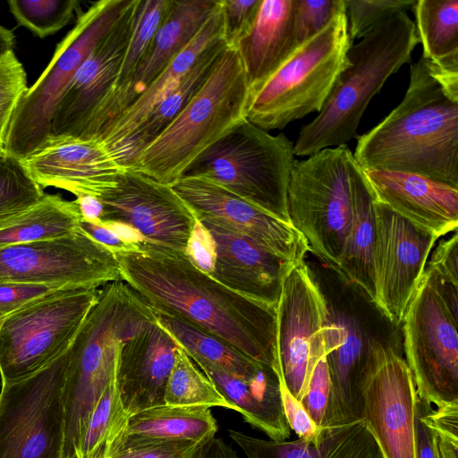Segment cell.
I'll return each instance as SVG.
<instances>
[{
  "instance_id": "obj_1",
  "label": "cell",
  "mask_w": 458,
  "mask_h": 458,
  "mask_svg": "<svg viewBox=\"0 0 458 458\" xmlns=\"http://www.w3.org/2000/svg\"><path fill=\"white\" fill-rule=\"evenodd\" d=\"M138 243V250L115 253L122 281L153 310L191 323L273 368L276 309L223 285L185 252Z\"/></svg>"
},
{
  "instance_id": "obj_2",
  "label": "cell",
  "mask_w": 458,
  "mask_h": 458,
  "mask_svg": "<svg viewBox=\"0 0 458 458\" xmlns=\"http://www.w3.org/2000/svg\"><path fill=\"white\" fill-rule=\"evenodd\" d=\"M363 169L422 175L458 187V72L422 56L411 64L402 102L357 140Z\"/></svg>"
},
{
  "instance_id": "obj_3",
  "label": "cell",
  "mask_w": 458,
  "mask_h": 458,
  "mask_svg": "<svg viewBox=\"0 0 458 458\" xmlns=\"http://www.w3.org/2000/svg\"><path fill=\"white\" fill-rule=\"evenodd\" d=\"M152 308L126 283L105 284L68 349L63 388L64 458L76 450L106 388L116 379L123 343L155 321Z\"/></svg>"
},
{
  "instance_id": "obj_4",
  "label": "cell",
  "mask_w": 458,
  "mask_h": 458,
  "mask_svg": "<svg viewBox=\"0 0 458 458\" xmlns=\"http://www.w3.org/2000/svg\"><path fill=\"white\" fill-rule=\"evenodd\" d=\"M419 39L413 21L399 13L377 26L347 52L338 76L317 117L303 125L293 144L294 156L310 157L324 148L346 145L371 98L387 79L411 61Z\"/></svg>"
},
{
  "instance_id": "obj_5",
  "label": "cell",
  "mask_w": 458,
  "mask_h": 458,
  "mask_svg": "<svg viewBox=\"0 0 458 458\" xmlns=\"http://www.w3.org/2000/svg\"><path fill=\"white\" fill-rule=\"evenodd\" d=\"M249 98L240 55L227 47L201 88L129 169L173 184L206 149L246 119Z\"/></svg>"
},
{
  "instance_id": "obj_6",
  "label": "cell",
  "mask_w": 458,
  "mask_h": 458,
  "mask_svg": "<svg viewBox=\"0 0 458 458\" xmlns=\"http://www.w3.org/2000/svg\"><path fill=\"white\" fill-rule=\"evenodd\" d=\"M295 161L293 143L284 134L273 136L245 119L197 157L182 176L212 181L292 224L287 191Z\"/></svg>"
},
{
  "instance_id": "obj_7",
  "label": "cell",
  "mask_w": 458,
  "mask_h": 458,
  "mask_svg": "<svg viewBox=\"0 0 458 458\" xmlns=\"http://www.w3.org/2000/svg\"><path fill=\"white\" fill-rule=\"evenodd\" d=\"M362 176L347 145L296 160L291 171V222L306 239L310 251L335 270L352 221L355 188Z\"/></svg>"
},
{
  "instance_id": "obj_8",
  "label": "cell",
  "mask_w": 458,
  "mask_h": 458,
  "mask_svg": "<svg viewBox=\"0 0 458 458\" xmlns=\"http://www.w3.org/2000/svg\"><path fill=\"white\" fill-rule=\"evenodd\" d=\"M352 44L343 12L298 47L250 97L246 119L267 131L318 113L348 64Z\"/></svg>"
},
{
  "instance_id": "obj_9",
  "label": "cell",
  "mask_w": 458,
  "mask_h": 458,
  "mask_svg": "<svg viewBox=\"0 0 458 458\" xmlns=\"http://www.w3.org/2000/svg\"><path fill=\"white\" fill-rule=\"evenodd\" d=\"M129 2L100 0L80 13L74 27L57 45L47 67L21 98L10 125L7 154L23 160L47 140L55 107L77 70Z\"/></svg>"
},
{
  "instance_id": "obj_10",
  "label": "cell",
  "mask_w": 458,
  "mask_h": 458,
  "mask_svg": "<svg viewBox=\"0 0 458 458\" xmlns=\"http://www.w3.org/2000/svg\"><path fill=\"white\" fill-rule=\"evenodd\" d=\"M99 292L69 288L6 315L0 327L2 384L25 379L64 354Z\"/></svg>"
},
{
  "instance_id": "obj_11",
  "label": "cell",
  "mask_w": 458,
  "mask_h": 458,
  "mask_svg": "<svg viewBox=\"0 0 458 458\" xmlns=\"http://www.w3.org/2000/svg\"><path fill=\"white\" fill-rule=\"evenodd\" d=\"M457 318L424 270L402 322L403 345L420 400L437 408L458 403Z\"/></svg>"
},
{
  "instance_id": "obj_12",
  "label": "cell",
  "mask_w": 458,
  "mask_h": 458,
  "mask_svg": "<svg viewBox=\"0 0 458 458\" xmlns=\"http://www.w3.org/2000/svg\"><path fill=\"white\" fill-rule=\"evenodd\" d=\"M67 362L68 350L38 373L2 384L0 458H64Z\"/></svg>"
},
{
  "instance_id": "obj_13",
  "label": "cell",
  "mask_w": 458,
  "mask_h": 458,
  "mask_svg": "<svg viewBox=\"0 0 458 458\" xmlns=\"http://www.w3.org/2000/svg\"><path fill=\"white\" fill-rule=\"evenodd\" d=\"M329 310L306 263L284 280L276 307L273 371L299 401L304 396L318 360L326 354Z\"/></svg>"
},
{
  "instance_id": "obj_14",
  "label": "cell",
  "mask_w": 458,
  "mask_h": 458,
  "mask_svg": "<svg viewBox=\"0 0 458 458\" xmlns=\"http://www.w3.org/2000/svg\"><path fill=\"white\" fill-rule=\"evenodd\" d=\"M116 281H122L116 254L80 227L0 248V282L98 288Z\"/></svg>"
},
{
  "instance_id": "obj_15",
  "label": "cell",
  "mask_w": 458,
  "mask_h": 458,
  "mask_svg": "<svg viewBox=\"0 0 458 458\" xmlns=\"http://www.w3.org/2000/svg\"><path fill=\"white\" fill-rule=\"evenodd\" d=\"M360 389L363 420L384 458H417L419 396L406 360L392 345L369 340Z\"/></svg>"
},
{
  "instance_id": "obj_16",
  "label": "cell",
  "mask_w": 458,
  "mask_h": 458,
  "mask_svg": "<svg viewBox=\"0 0 458 458\" xmlns=\"http://www.w3.org/2000/svg\"><path fill=\"white\" fill-rule=\"evenodd\" d=\"M96 198L102 206L99 223L126 227L141 242L187 252L198 221L170 184L126 169Z\"/></svg>"
},
{
  "instance_id": "obj_17",
  "label": "cell",
  "mask_w": 458,
  "mask_h": 458,
  "mask_svg": "<svg viewBox=\"0 0 458 458\" xmlns=\"http://www.w3.org/2000/svg\"><path fill=\"white\" fill-rule=\"evenodd\" d=\"M376 243L373 303L399 326L425 270L437 236L374 201Z\"/></svg>"
},
{
  "instance_id": "obj_18",
  "label": "cell",
  "mask_w": 458,
  "mask_h": 458,
  "mask_svg": "<svg viewBox=\"0 0 458 458\" xmlns=\"http://www.w3.org/2000/svg\"><path fill=\"white\" fill-rule=\"evenodd\" d=\"M220 0H170L150 47L131 81L105 98L77 137L97 139L197 35Z\"/></svg>"
},
{
  "instance_id": "obj_19",
  "label": "cell",
  "mask_w": 458,
  "mask_h": 458,
  "mask_svg": "<svg viewBox=\"0 0 458 458\" xmlns=\"http://www.w3.org/2000/svg\"><path fill=\"white\" fill-rule=\"evenodd\" d=\"M197 221L204 228L209 245L206 272L232 291L276 309L284 280L297 264L216 220L201 217Z\"/></svg>"
},
{
  "instance_id": "obj_20",
  "label": "cell",
  "mask_w": 458,
  "mask_h": 458,
  "mask_svg": "<svg viewBox=\"0 0 458 458\" xmlns=\"http://www.w3.org/2000/svg\"><path fill=\"white\" fill-rule=\"evenodd\" d=\"M171 186L196 218L216 220L295 264L303 262L310 251L306 239L293 224L269 216L212 181L182 176Z\"/></svg>"
},
{
  "instance_id": "obj_21",
  "label": "cell",
  "mask_w": 458,
  "mask_h": 458,
  "mask_svg": "<svg viewBox=\"0 0 458 458\" xmlns=\"http://www.w3.org/2000/svg\"><path fill=\"white\" fill-rule=\"evenodd\" d=\"M140 0H130L110 30L81 64L53 114L50 137H77L114 85Z\"/></svg>"
},
{
  "instance_id": "obj_22",
  "label": "cell",
  "mask_w": 458,
  "mask_h": 458,
  "mask_svg": "<svg viewBox=\"0 0 458 458\" xmlns=\"http://www.w3.org/2000/svg\"><path fill=\"white\" fill-rule=\"evenodd\" d=\"M23 163L44 189L98 197L126 170L99 139L49 137Z\"/></svg>"
},
{
  "instance_id": "obj_23",
  "label": "cell",
  "mask_w": 458,
  "mask_h": 458,
  "mask_svg": "<svg viewBox=\"0 0 458 458\" xmlns=\"http://www.w3.org/2000/svg\"><path fill=\"white\" fill-rule=\"evenodd\" d=\"M363 173L375 202L437 238L457 231L458 187L411 173Z\"/></svg>"
},
{
  "instance_id": "obj_24",
  "label": "cell",
  "mask_w": 458,
  "mask_h": 458,
  "mask_svg": "<svg viewBox=\"0 0 458 458\" xmlns=\"http://www.w3.org/2000/svg\"><path fill=\"white\" fill-rule=\"evenodd\" d=\"M177 349L176 342L156 319L123 343L116 383L128 416L165 404V386Z\"/></svg>"
},
{
  "instance_id": "obj_25",
  "label": "cell",
  "mask_w": 458,
  "mask_h": 458,
  "mask_svg": "<svg viewBox=\"0 0 458 458\" xmlns=\"http://www.w3.org/2000/svg\"><path fill=\"white\" fill-rule=\"evenodd\" d=\"M369 343L354 319L343 315L331 318L329 315L325 349L331 389L321 428L363 420L360 386Z\"/></svg>"
},
{
  "instance_id": "obj_26",
  "label": "cell",
  "mask_w": 458,
  "mask_h": 458,
  "mask_svg": "<svg viewBox=\"0 0 458 458\" xmlns=\"http://www.w3.org/2000/svg\"><path fill=\"white\" fill-rule=\"evenodd\" d=\"M220 5L192 40L162 70L145 91L97 138L103 141L122 165V158L132 135L148 114L170 93L193 67L203 52L224 39Z\"/></svg>"
},
{
  "instance_id": "obj_27",
  "label": "cell",
  "mask_w": 458,
  "mask_h": 458,
  "mask_svg": "<svg viewBox=\"0 0 458 458\" xmlns=\"http://www.w3.org/2000/svg\"><path fill=\"white\" fill-rule=\"evenodd\" d=\"M297 48L293 0H261L251 29L235 47L242 63L250 97Z\"/></svg>"
},
{
  "instance_id": "obj_28",
  "label": "cell",
  "mask_w": 458,
  "mask_h": 458,
  "mask_svg": "<svg viewBox=\"0 0 458 458\" xmlns=\"http://www.w3.org/2000/svg\"><path fill=\"white\" fill-rule=\"evenodd\" d=\"M230 437L247 458H384L366 420L321 428L313 442L298 438L275 441L248 436L230 429Z\"/></svg>"
},
{
  "instance_id": "obj_29",
  "label": "cell",
  "mask_w": 458,
  "mask_h": 458,
  "mask_svg": "<svg viewBox=\"0 0 458 458\" xmlns=\"http://www.w3.org/2000/svg\"><path fill=\"white\" fill-rule=\"evenodd\" d=\"M244 420L271 440L290 437L279 382L273 369L264 367L254 377L244 379L208 365H197Z\"/></svg>"
},
{
  "instance_id": "obj_30",
  "label": "cell",
  "mask_w": 458,
  "mask_h": 458,
  "mask_svg": "<svg viewBox=\"0 0 458 458\" xmlns=\"http://www.w3.org/2000/svg\"><path fill=\"white\" fill-rule=\"evenodd\" d=\"M217 430L216 420L209 408L164 404L129 416L123 442L116 453L162 442L203 443L215 437Z\"/></svg>"
},
{
  "instance_id": "obj_31",
  "label": "cell",
  "mask_w": 458,
  "mask_h": 458,
  "mask_svg": "<svg viewBox=\"0 0 458 458\" xmlns=\"http://www.w3.org/2000/svg\"><path fill=\"white\" fill-rule=\"evenodd\" d=\"M375 243L374 199L363 173L355 188L352 221L336 271L360 287L371 301L375 296Z\"/></svg>"
},
{
  "instance_id": "obj_32",
  "label": "cell",
  "mask_w": 458,
  "mask_h": 458,
  "mask_svg": "<svg viewBox=\"0 0 458 458\" xmlns=\"http://www.w3.org/2000/svg\"><path fill=\"white\" fill-rule=\"evenodd\" d=\"M227 47L225 40L220 39L207 48L179 84L148 114L125 148L122 158L124 168L129 169L139 152L185 107L207 81Z\"/></svg>"
},
{
  "instance_id": "obj_33",
  "label": "cell",
  "mask_w": 458,
  "mask_h": 458,
  "mask_svg": "<svg viewBox=\"0 0 458 458\" xmlns=\"http://www.w3.org/2000/svg\"><path fill=\"white\" fill-rule=\"evenodd\" d=\"M153 310L157 323L196 365H208L244 379L254 377L265 367L216 335L174 316Z\"/></svg>"
},
{
  "instance_id": "obj_34",
  "label": "cell",
  "mask_w": 458,
  "mask_h": 458,
  "mask_svg": "<svg viewBox=\"0 0 458 458\" xmlns=\"http://www.w3.org/2000/svg\"><path fill=\"white\" fill-rule=\"evenodd\" d=\"M81 218L75 199L45 194L33 207L0 226V248L67 235L79 227Z\"/></svg>"
},
{
  "instance_id": "obj_35",
  "label": "cell",
  "mask_w": 458,
  "mask_h": 458,
  "mask_svg": "<svg viewBox=\"0 0 458 458\" xmlns=\"http://www.w3.org/2000/svg\"><path fill=\"white\" fill-rule=\"evenodd\" d=\"M411 10L421 56L440 70L458 72V0H417Z\"/></svg>"
},
{
  "instance_id": "obj_36",
  "label": "cell",
  "mask_w": 458,
  "mask_h": 458,
  "mask_svg": "<svg viewBox=\"0 0 458 458\" xmlns=\"http://www.w3.org/2000/svg\"><path fill=\"white\" fill-rule=\"evenodd\" d=\"M116 379L104 391L80 439L76 458H110L119 449L128 422Z\"/></svg>"
},
{
  "instance_id": "obj_37",
  "label": "cell",
  "mask_w": 458,
  "mask_h": 458,
  "mask_svg": "<svg viewBox=\"0 0 458 458\" xmlns=\"http://www.w3.org/2000/svg\"><path fill=\"white\" fill-rule=\"evenodd\" d=\"M164 399L165 404L170 406L222 407L233 410L211 380L197 368L179 345Z\"/></svg>"
},
{
  "instance_id": "obj_38",
  "label": "cell",
  "mask_w": 458,
  "mask_h": 458,
  "mask_svg": "<svg viewBox=\"0 0 458 458\" xmlns=\"http://www.w3.org/2000/svg\"><path fill=\"white\" fill-rule=\"evenodd\" d=\"M45 194L21 159L0 154V226L33 207Z\"/></svg>"
},
{
  "instance_id": "obj_39",
  "label": "cell",
  "mask_w": 458,
  "mask_h": 458,
  "mask_svg": "<svg viewBox=\"0 0 458 458\" xmlns=\"http://www.w3.org/2000/svg\"><path fill=\"white\" fill-rule=\"evenodd\" d=\"M169 3L170 0H140L135 22L116 81L104 99L120 90L131 81L150 47Z\"/></svg>"
},
{
  "instance_id": "obj_40",
  "label": "cell",
  "mask_w": 458,
  "mask_h": 458,
  "mask_svg": "<svg viewBox=\"0 0 458 458\" xmlns=\"http://www.w3.org/2000/svg\"><path fill=\"white\" fill-rule=\"evenodd\" d=\"M7 4L17 22L40 38L65 27L80 8L76 0H11Z\"/></svg>"
},
{
  "instance_id": "obj_41",
  "label": "cell",
  "mask_w": 458,
  "mask_h": 458,
  "mask_svg": "<svg viewBox=\"0 0 458 458\" xmlns=\"http://www.w3.org/2000/svg\"><path fill=\"white\" fill-rule=\"evenodd\" d=\"M28 89L26 72L14 51L0 58V154L6 152L10 125Z\"/></svg>"
},
{
  "instance_id": "obj_42",
  "label": "cell",
  "mask_w": 458,
  "mask_h": 458,
  "mask_svg": "<svg viewBox=\"0 0 458 458\" xmlns=\"http://www.w3.org/2000/svg\"><path fill=\"white\" fill-rule=\"evenodd\" d=\"M351 40L361 39L399 13L411 10L415 0H344Z\"/></svg>"
},
{
  "instance_id": "obj_43",
  "label": "cell",
  "mask_w": 458,
  "mask_h": 458,
  "mask_svg": "<svg viewBox=\"0 0 458 458\" xmlns=\"http://www.w3.org/2000/svg\"><path fill=\"white\" fill-rule=\"evenodd\" d=\"M345 12L344 0H293L297 47L320 32L337 14Z\"/></svg>"
},
{
  "instance_id": "obj_44",
  "label": "cell",
  "mask_w": 458,
  "mask_h": 458,
  "mask_svg": "<svg viewBox=\"0 0 458 458\" xmlns=\"http://www.w3.org/2000/svg\"><path fill=\"white\" fill-rule=\"evenodd\" d=\"M261 0H221L224 19L223 38L228 47L235 48L251 29Z\"/></svg>"
},
{
  "instance_id": "obj_45",
  "label": "cell",
  "mask_w": 458,
  "mask_h": 458,
  "mask_svg": "<svg viewBox=\"0 0 458 458\" xmlns=\"http://www.w3.org/2000/svg\"><path fill=\"white\" fill-rule=\"evenodd\" d=\"M69 288L64 285L0 282V315H8L30 303Z\"/></svg>"
},
{
  "instance_id": "obj_46",
  "label": "cell",
  "mask_w": 458,
  "mask_h": 458,
  "mask_svg": "<svg viewBox=\"0 0 458 458\" xmlns=\"http://www.w3.org/2000/svg\"><path fill=\"white\" fill-rule=\"evenodd\" d=\"M416 455L417 458H458V434L433 429L420 420L418 409Z\"/></svg>"
},
{
  "instance_id": "obj_47",
  "label": "cell",
  "mask_w": 458,
  "mask_h": 458,
  "mask_svg": "<svg viewBox=\"0 0 458 458\" xmlns=\"http://www.w3.org/2000/svg\"><path fill=\"white\" fill-rule=\"evenodd\" d=\"M331 389L330 377L326 354L317 362L307 388L301 400L304 409L315 422L321 428L329 399Z\"/></svg>"
},
{
  "instance_id": "obj_48",
  "label": "cell",
  "mask_w": 458,
  "mask_h": 458,
  "mask_svg": "<svg viewBox=\"0 0 458 458\" xmlns=\"http://www.w3.org/2000/svg\"><path fill=\"white\" fill-rule=\"evenodd\" d=\"M457 231L447 240L440 241L432 252L426 269L437 278L458 287Z\"/></svg>"
},
{
  "instance_id": "obj_49",
  "label": "cell",
  "mask_w": 458,
  "mask_h": 458,
  "mask_svg": "<svg viewBox=\"0 0 458 458\" xmlns=\"http://www.w3.org/2000/svg\"><path fill=\"white\" fill-rule=\"evenodd\" d=\"M206 442L171 441L139 445L116 453L110 458H193Z\"/></svg>"
},
{
  "instance_id": "obj_50",
  "label": "cell",
  "mask_w": 458,
  "mask_h": 458,
  "mask_svg": "<svg viewBox=\"0 0 458 458\" xmlns=\"http://www.w3.org/2000/svg\"><path fill=\"white\" fill-rule=\"evenodd\" d=\"M279 382L284 412L290 428L299 438L317 441L321 434V428L311 420L301 401L296 399L288 390L284 381Z\"/></svg>"
},
{
  "instance_id": "obj_51",
  "label": "cell",
  "mask_w": 458,
  "mask_h": 458,
  "mask_svg": "<svg viewBox=\"0 0 458 458\" xmlns=\"http://www.w3.org/2000/svg\"><path fill=\"white\" fill-rule=\"evenodd\" d=\"M79 227L95 241L105 245L114 253L139 250L138 242L123 237L117 230L107 225L81 218Z\"/></svg>"
},
{
  "instance_id": "obj_52",
  "label": "cell",
  "mask_w": 458,
  "mask_h": 458,
  "mask_svg": "<svg viewBox=\"0 0 458 458\" xmlns=\"http://www.w3.org/2000/svg\"><path fill=\"white\" fill-rule=\"evenodd\" d=\"M193 458H238V455L223 439L213 437L200 446Z\"/></svg>"
},
{
  "instance_id": "obj_53",
  "label": "cell",
  "mask_w": 458,
  "mask_h": 458,
  "mask_svg": "<svg viewBox=\"0 0 458 458\" xmlns=\"http://www.w3.org/2000/svg\"><path fill=\"white\" fill-rule=\"evenodd\" d=\"M75 200L80 207L82 218L91 222L99 223L102 206L96 197L88 195L79 196L76 197Z\"/></svg>"
},
{
  "instance_id": "obj_54",
  "label": "cell",
  "mask_w": 458,
  "mask_h": 458,
  "mask_svg": "<svg viewBox=\"0 0 458 458\" xmlns=\"http://www.w3.org/2000/svg\"><path fill=\"white\" fill-rule=\"evenodd\" d=\"M15 36L13 32L0 25V58L13 51Z\"/></svg>"
},
{
  "instance_id": "obj_55",
  "label": "cell",
  "mask_w": 458,
  "mask_h": 458,
  "mask_svg": "<svg viewBox=\"0 0 458 458\" xmlns=\"http://www.w3.org/2000/svg\"><path fill=\"white\" fill-rule=\"evenodd\" d=\"M5 316L4 315H0V327L4 319Z\"/></svg>"
}]
</instances>
